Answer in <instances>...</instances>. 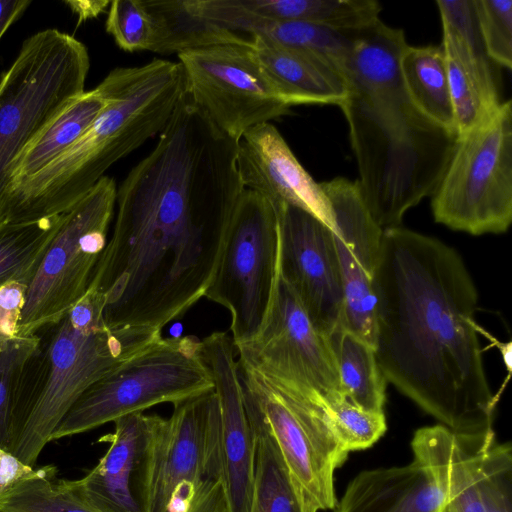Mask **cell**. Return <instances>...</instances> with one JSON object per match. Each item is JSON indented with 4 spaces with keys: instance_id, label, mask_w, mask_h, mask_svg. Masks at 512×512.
Segmentation results:
<instances>
[{
    "instance_id": "4dcf8cb0",
    "label": "cell",
    "mask_w": 512,
    "mask_h": 512,
    "mask_svg": "<svg viewBox=\"0 0 512 512\" xmlns=\"http://www.w3.org/2000/svg\"><path fill=\"white\" fill-rule=\"evenodd\" d=\"M357 31H342L305 21L279 20L263 21L250 37L260 35L280 45L320 55L343 73Z\"/></svg>"
},
{
    "instance_id": "2e32d148",
    "label": "cell",
    "mask_w": 512,
    "mask_h": 512,
    "mask_svg": "<svg viewBox=\"0 0 512 512\" xmlns=\"http://www.w3.org/2000/svg\"><path fill=\"white\" fill-rule=\"evenodd\" d=\"M219 407L221 482L229 512H250L255 462V440L237 375L235 345L226 332L201 339Z\"/></svg>"
},
{
    "instance_id": "9a60e30c",
    "label": "cell",
    "mask_w": 512,
    "mask_h": 512,
    "mask_svg": "<svg viewBox=\"0 0 512 512\" xmlns=\"http://www.w3.org/2000/svg\"><path fill=\"white\" fill-rule=\"evenodd\" d=\"M320 184L334 217L333 237L344 298L342 325L374 347L373 277L383 229L370 215L356 181L337 177Z\"/></svg>"
},
{
    "instance_id": "e575fe53",
    "label": "cell",
    "mask_w": 512,
    "mask_h": 512,
    "mask_svg": "<svg viewBox=\"0 0 512 512\" xmlns=\"http://www.w3.org/2000/svg\"><path fill=\"white\" fill-rule=\"evenodd\" d=\"M105 29L120 49L127 52L149 51L152 22L143 0L111 1Z\"/></svg>"
},
{
    "instance_id": "6da1fadb",
    "label": "cell",
    "mask_w": 512,
    "mask_h": 512,
    "mask_svg": "<svg viewBox=\"0 0 512 512\" xmlns=\"http://www.w3.org/2000/svg\"><path fill=\"white\" fill-rule=\"evenodd\" d=\"M373 292L374 349L386 381L456 434L493 432L497 399L476 331L478 292L459 253L385 228Z\"/></svg>"
},
{
    "instance_id": "5b68a950",
    "label": "cell",
    "mask_w": 512,
    "mask_h": 512,
    "mask_svg": "<svg viewBox=\"0 0 512 512\" xmlns=\"http://www.w3.org/2000/svg\"><path fill=\"white\" fill-rule=\"evenodd\" d=\"M86 46L56 28L36 32L0 78V228L13 167L35 137L85 90Z\"/></svg>"
},
{
    "instance_id": "30bf717a",
    "label": "cell",
    "mask_w": 512,
    "mask_h": 512,
    "mask_svg": "<svg viewBox=\"0 0 512 512\" xmlns=\"http://www.w3.org/2000/svg\"><path fill=\"white\" fill-rule=\"evenodd\" d=\"M238 361L272 387L324 405L343 395L336 357L327 335L308 317L280 273L260 333L238 345Z\"/></svg>"
},
{
    "instance_id": "603a6c76",
    "label": "cell",
    "mask_w": 512,
    "mask_h": 512,
    "mask_svg": "<svg viewBox=\"0 0 512 512\" xmlns=\"http://www.w3.org/2000/svg\"><path fill=\"white\" fill-rule=\"evenodd\" d=\"M107 102V94L101 83L73 99L20 155L13 167L10 188L38 173L68 151L91 127Z\"/></svg>"
},
{
    "instance_id": "3957f363",
    "label": "cell",
    "mask_w": 512,
    "mask_h": 512,
    "mask_svg": "<svg viewBox=\"0 0 512 512\" xmlns=\"http://www.w3.org/2000/svg\"><path fill=\"white\" fill-rule=\"evenodd\" d=\"M100 83L104 109L68 151L10 188L4 225L71 210L114 163L159 134L186 95L181 65L162 58L114 68Z\"/></svg>"
},
{
    "instance_id": "5bb4252c",
    "label": "cell",
    "mask_w": 512,
    "mask_h": 512,
    "mask_svg": "<svg viewBox=\"0 0 512 512\" xmlns=\"http://www.w3.org/2000/svg\"><path fill=\"white\" fill-rule=\"evenodd\" d=\"M279 273L314 326L328 337L342 325L343 289L333 231L308 211L284 204L276 211Z\"/></svg>"
},
{
    "instance_id": "484cf974",
    "label": "cell",
    "mask_w": 512,
    "mask_h": 512,
    "mask_svg": "<svg viewBox=\"0 0 512 512\" xmlns=\"http://www.w3.org/2000/svg\"><path fill=\"white\" fill-rule=\"evenodd\" d=\"M399 69L404 87L417 108L431 121L457 135L442 46L407 45L401 53Z\"/></svg>"
},
{
    "instance_id": "7402d4cb",
    "label": "cell",
    "mask_w": 512,
    "mask_h": 512,
    "mask_svg": "<svg viewBox=\"0 0 512 512\" xmlns=\"http://www.w3.org/2000/svg\"><path fill=\"white\" fill-rule=\"evenodd\" d=\"M446 59L466 76L490 110L501 103L495 64L484 48L473 0H438Z\"/></svg>"
},
{
    "instance_id": "e0dca14e",
    "label": "cell",
    "mask_w": 512,
    "mask_h": 512,
    "mask_svg": "<svg viewBox=\"0 0 512 512\" xmlns=\"http://www.w3.org/2000/svg\"><path fill=\"white\" fill-rule=\"evenodd\" d=\"M163 417L136 412L114 421L113 433L99 439L106 453L76 480L86 500L99 512H145L153 442Z\"/></svg>"
},
{
    "instance_id": "8992f818",
    "label": "cell",
    "mask_w": 512,
    "mask_h": 512,
    "mask_svg": "<svg viewBox=\"0 0 512 512\" xmlns=\"http://www.w3.org/2000/svg\"><path fill=\"white\" fill-rule=\"evenodd\" d=\"M212 389L201 339L193 335L161 337L89 386L57 426L51 441Z\"/></svg>"
},
{
    "instance_id": "74e56055",
    "label": "cell",
    "mask_w": 512,
    "mask_h": 512,
    "mask_svg": "<svg viewBox=\"0 0 512 512\" xmlns=\"http://www.w3.org/2000/svg\"><path fill=\"white\" fill-rule=\"evenodd\" d=\"M185 512H229L221 480L203 485Z\"/></svg>"
},
{
    "instance_id": "8fae6325",
    "label": "cell",
    "mask_w": 512,
    "mask_h": 512,
    "mask_svg": "<svg viewBox=\"0 0 512 512\" xmlns=\"http://www.w3.org/2000/svg\"><path fill=\"white\" fill-rule=\"evenodd\" d=\"M244 398L258 411L295 481L316 510L334 509V472L347 459L324 408L280 391L237 360Z\"/></svg>"
},
{
    "instance_id": "ffe728a7",
    "label": "cell",
    "mask_w": 512,
    "mask_h": 512,
    "mask_svg": "<svg viewBox=\"0 0 512 512\" xmlns=\"http://www.w3.org/2000/svg\"><path fill=\"white\" fill-rule=\"evenodd\" d=\"M252 47L268 80L290 107L299 104L339 106L348 91L341 70L312 52L280 45L252 35Z\"/></svg>"
},
{
    "instance_id": "d6a6232c",
    "label": "cell",
    "mask_w": 512,
    "mask_h": 512,
    "mask_svg": "<svg viewBox=\"0 0 512 512\" xmlns=\"http://www.w3.org/2000/svg\"><path fill=\"white\" fill-rule=\"evenodd\" d=\"M324 410L334 433L347 452L371 447L387 428L384 412L362 409L344 395L328 401Z\"/></svg>"
},
{
    "instance_id": "ba28073f",
    "label": "cell",
    "mask_w": 512,
    "mask_h": 512,
    "mask_svg": "<svg viewBox=\"0 0 512 512\" xmlns=\"http://www.w3.org/2000/svg\"><path fill=\"white\" fill-rule=\"evenodd\" d=\"M279 274V228L271 203L244 189L204 297L231 315L235 347L253 340L271 310Z\"/></svg>"
},
{
    "instance_id": "836d02e7",
    "label": "cell",
    "mask_w": 512,
    "mask_h": 512,
    "mask_svg": "<svg viewBox=\"0 0 512 512\" xmlns=\"http://www.w3.org/2000/svg\"><path fill=\"white\" fill-rule=\"evenodd\" d=\"M479 33L489 59L512 67V1L473 0Z\"/></svg>"
},
{
    "instance_id": "f1b7e54d",
    "label": "cell",
    "mask_w": 512,
    "mask_h": 512,
    "mask_svg": "<svg viewBox=\"0 0 512 512\" xmlns=\"http://www.w3.org/2000/svg\"><path fill=\"white\" fill-rule=\"evenodd\" d=\"M64 216L65 213L0 228V287L15 281L28 288Z\"/></svg>"
},
{
    "instance_id": "52a82bcc",
    "label": "cell",
    "mask_w": 512,
    "mask_h": 512,
    "mask_svg": "<svg viewBox=\"0 0 512 512\" xmlns=\"http://www.w3.org/2000/svg\"><path fill=\"white\" fill-rule=\"evenodd\" d=\"M434 220L475 236L501 234L512 222V103L459 135L433 191Z\"/></svg>"
},
{
    "instance_id": "4316f807",
    "label": "cell",
    "mask_w": 512,
    "mask_h": 512,
    "mask_svg": "<svg viewBox=\"0 0 512 512\" xmlns=\"http://www.w3.org/2000/svg\"><path fill=\"white\" fill-rule=\"evenodd\" d=\"M329 339L345 398L362 409L384 412L387 381L376 360L374 347L343 325Z\"/></svg>"
},
{
    "instance_id": "ab89813d",
    "label": "cell",
    "mask_w": 512,
    "mask_h": 512,
    "mask_svg": "<svg viewBox=\"0 0 512 512\" xmlns=\"http://www.w3.org/2000/svg\"><path fill=\"white\" fill-rule=\"evenodd\" d=\"M31 4L30 0H0V40Z\"/></svg>"
},
{
    "instance_id": "44dd1931",
    "label": "cell",
    "mask_w": 512,
    "mask_h": 512,
    "mask_svg": "<svg viewBox=\"0 0 512 512\" xmlns=\"http://www.w3.org/2000/svg\"><path fill=\"white\" fill-rule=\"evenodd\" d=\"M441 491L432 471L414 460L404 466L360 472L334 512H438Z\"/></svg>"
},
{
    "instance_id": "ac0fdd59",
    "label": "cell",
    "mask_w": 512,
    "mask_h": 512,
    "mask_svg": "<svg viewBox=\"0 0 512 512\" xmlns=\"http://www.w3.org/2000/svg\"><path fill=\"white\" fill-rule=\"evenodd\" d=\"M236 165L241 182L268 200L276 211L284 204L300 207L334 230V217L321 184L299 163L271 123L246 131L238 141Z\"/></svg>"
},
{
    "instance_id": "277c9868",
    "label": "cell",
    "mask_w": 512,
    "mask_h": 512,
    "mask_svg": "<svg viewBox=\"0 0 512 512\" xmlns=\"http://www.w3.org/2000/svg\"><path fill=\"white\" fill-rule=\"evenodd\" d=\"M103 297L88 289L57 324L39 335L23 365L10 407V453L32 467L81 394L97 380L162 337L161 331L111 328Z\"/></svg>"
},
{
    "instance_id": "7c38bea8",
    "label": "cell",
    "mask_w": 512,
    "mask_h": 512,
    "mask_svg": "<svg viewBox=\"0 0 512 512\" xmlns=\"http://www.w3.org/2000/svg\"><path fill=\"white\" fill-rule=\"evenodd\" d=\"M186 94L225 135L239 141L249 129L289 113L251 44H216L177 54Z\"/></svg>"
},
{
    "instance_id": "f35d334b",
    "label": "cell",
    "mask_w": 512,
    "mask_h": 512,
    "mask_svg": "<svg viewBox=\"0 0 512 512\" xmlns=\"http://www.w3.org/2000/svg\"><path fill=\"white\" fill-rule=\"evenodd\" d=\"M33 470L10 452L0 448V489Z\"/></svg>"
},
{
    "instance_id": "8d00e7d4",
    "label": "cell",
    "mask_w": 512,
    "mask_h": 512,
    "mask_svg": "<svg viewBox=\"0 0 512 512\" xmlns=\"http://www.w3.org/2000/svg\"><path fill=\"white\" fill-rule=\"evenodd\" d=\"M27 287L11 281L0 287V352L7 350L18 337V326Z\"/></svg>"
},
{
    "instance_id": "83f0119b",
    "label": "cell",
    "mask_w": 512,
    "mask_h": 512,
    "mask_svg": "<svg viewBox=\"0 0 512 512\" xmlns=\"http://www.w3.org/2000/svg\"><path fill=\"white\" fill-rule=\"evenodd\" d=\"M57 468L31 470L0 489V512H99L76 480L56 481Z\"/></svg>"
},
{
    "instance_id": "1f68e13d",
    "label": "cell",
    "mask_w": 512,
    "mask_h": 512,
    "mask_svg": "<svg viewBox=\"0 0 512 512\" xmlns=\"http://www.w3.org/2000/svg\"><path fill=\"white\" fill-rule=\"evenodd\" d=\"M477 485L484 512H512V449L495 435L480 450Z\"/></svg>"
},
{
    "instance_id": "f546056e",
    "label": "cell",
    "mask_w": 512,
    "mask_h": 512,
    "mask_svg": "<svg viewBox=\"0 0 512 512\" xmlns=\"http://www.w3.org/2000/svg\"><path fill=\"white\" fill-rule=\"evenodd\" d=\"M375 0H260L263 20H295L342 30L357 31L379 19Z\"/></svg>"
},
{
    "instance_id": "cb8c5ba5",
    "label": "cell",
    "mask_w": 512,
    "mask_h": 512,
    "mask_svg": "<svg viewBox=\"0 0 512 512\" xmlns=\"http://www.w3.org/2000/svg\"><path fill=\"white\" fill-rule=\"evenodd\" d=\"M244 404L255 440L250 512H317L292 476L258 411L245 398Z\"/></svg>"
},
{
    "instance_id": "d4e9b609",
    "label": "cell",
    "mask_w": 512,
    "mask_h": 512,
    "mask_svg": "<svg viewBox=\"0 0 512 512\" xmlns=\"http://www.w3.org/2000/svg\"><path fill=\"white\" fill-rule=\"evenodd\" d=\"M152 22L149 51L168 55L216 44H251L250 36L219 27L193 13L186 0H143Z\"/></svg>"
},
{
    "instance_id": "7a4b0ae2",
    "label": "cell",
    "mask_w": 512,
    "mask_h": 512,
    "mask_svg": "<svg viewBox=\"0 0 512 512\" xmlns=\"http://www.w3.org/2000/svg\"><path fill=\"white\" fill-rule=\"evenodd\" d=\"M407 45L402 29L378 19L356 32L343 70L348 91L339 107L358 165L356 182L382 229L400 226L410 208L432 195L458 138L407 93L399 69Z\"/></svg>"
},
{
    "instance_id": "9c48e42d",
    "label": "cell",
    "mask_w": 512,
    "mask_h": 512,
    "mask_svg": "<svg viewBox=\"0 0 512 512\" xmlns=\"http://www.w3.org/2000/svg\"><path fill=\"white\" fill-rule=\"evenodd\" d=\"M117 187L103 176L68 212L29 284L18 337L59 323L86 294L106 246Z\"/></svg>"
},
{
    "instance_id": "d6986e66",
    "label": "cell",
    "mask_w": 512,
    "mask_h": 512,
    "mask_svg": "<svg viewBox=\"0 0 512 512\" xmlns=\"http://www.w3.org/2000/svg\"><path fill=\"white\" fill-rule=\"evenodd\" d=\"M460 435L438 424L418 429L411 442L414 458L432 471L441 491L438 512H484L477 464L484 443L494 436Z\"/></svg>"
},
{
    "instance_id": "d590c367",
    "label": "cell",
    "mask_w": 512,
    "mask_h": 512,
    "mask_svg": "<svg viewBox=\"0 0 512 512\" xmlns=\"http://www.w3.org/2000/svg\"><path fill=\"white\" fill-rule=\"evenodd\" d=\"M39 336L17 337L10 347L0 352V448H10L11 397L19 373L34 352Z\"/></svg>"
},
{
    "instance_id": "60d3db41",
    "label": "cell",
    "mask_w": 512,
    "mask_h": 512,
    "mask_svg": "<svg viewBox=\"0 0 512 512\" xmlns=\"http://www.w3.org/2000/svg\"><path fill=\"white\" fill-rule=\"evenodd\" d=\"M111 1H65L78 16V25L87 19L97 17L110 5Z\"/></svg>"
},
{
    "instance_id": "4fadbf2b",
    "label": "cell",
    "mask_w": 512,
    "mask_h": 512,
    "mask_svg": "<svg viewBox=\"0 0 512 512\" xmlns=\"http://www.w3.org/2000/svg\"><path fill=\"white\" fill-rule=\"evenodd\" d=\"M214 389L173 404L153 442L145 512H185L198 490L221 480Z\"/></svg>"
}]
</instances>
